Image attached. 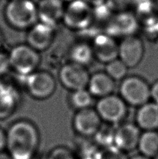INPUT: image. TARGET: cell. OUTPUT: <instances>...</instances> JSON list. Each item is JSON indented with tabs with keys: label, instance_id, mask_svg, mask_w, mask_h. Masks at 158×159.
<instances>
[{
	"label": "cell",
	"instance_id": "1",
	"mask_svg": "<svg viewBox=\"0 0 158 159\" xmlns=\"http://www.w3.org/2000/svg\"><path fill=\"white\" fill-rule=\"evenodd\" d=\"M40 144V134L35 124L27 119H19L7 131V153L13 159H33Z\"/></svg>",
	"mask_w": 158,
	"mask_h": 159
},
{
	"label": "cell",
	"instance_id": "2",
	"mask_svg": "<svg viewBox=\"0 0 158 159\" xmlns=\"http://www.w3.org/2000/svg\"><path fill=\"white\" fill-rule=\"evenodd\" d=\"M5 16L11 26L27 29L33 26L38 19L37 7L31 0H11L6 7Z\"/></svg>",
	"mask_w": 158,
	"mask_h": 159
},
{
	"label": "cell",
	"instance_id": "3",
	"mask_svg": "<svg viewBox=\"0 0 158 159\" xmlns=\"http://www.w3.org/2000/svg\"><path fill=\"white\" fill-rule=\"evenodd\" d=\"M120 96L132 106L140 107L151 99V86L145 80L137 75L127 76L120 84Z\"/></svg>",
	"mask_w": 158,
	"mask_h": 159
},
{
	"label": "cell",
	"instance_id": "4",
	"mask_svg": "<svg viewBox=\"0 0 158 159\" xmlns=\"http://www.w3.org/2000/svg\"><path fill=\"white\" fill-rule=\"evenodd\" d=\"M8 56L11 67L25 77L36 71L41 61L38 51L29 45H18L11 50Z\"/></svg>",
	"mask_w": 158,
	"mask_h": 159
},
{
	"label": "cell",
	"instance_id": "5",
	"mask_svg": "<svg viewBox=\"0 0 158 159\" xmlns=\"http://www.w3.org/2000/svg\"><path fill=\"white\" fill-rule=\"evenodd\" d=\"M94 19V8L83 0H73L65 8L64 24L73 30H84L89 27Z\"/></svg>",
	"mask_w": 158,
	"mask_h": 159
},
{
	"label": "cell",
	"instance_id": "6",
	"mask_svg": "<svg viewBox=\"0 0 158 159\" xmlns=\"http://www.w3.org/2000/svg\"><path fill=\"white\" fill-rule=\"evenodd\" d=\"M95 109L102 120L110 124L122 121L128 114V104L114 93L100 98Z\"/></svg>",
	"mask_w": 158,
	"mask_h": 159
},
{
	"label": "cell",
	"instance_id": "7",
	"mask_svg": "<svg viewBox=\"0 0 158 159\" xmlns=\"http://www.w3.org/2000/svg\"><path fill=\"white\" fill-rule=\"evenodd\" d=\"M25 85L33 98L44 100L51 96L56 89V81L50 73L34 71L26 76Z\"/></svg>",
	"mask_w": 158,
	"mask_h": 159
},
{
	"label": "cell",
	"instance_id": "8",
	"mask_svg": "<svg viewBox=\"0 0 158 159\" xmlns=\"http://www.w3.org/2000/svg\"><path fill=\"white\" fill-rule=\"evenodd\" d=\"M61 84L72 92L88 87L90 77L85 67L74 62L64 65L59 73Z\"/></svg>",
	"mask_w": 158,
	"mask_h": 159
},
{
	"label": "cell",
	"instance_id": "9",
	"mask_svg": "<svg viewBox=\"0 0 158 159\" xmlns=\"http://www.w3.org/2000/svg\"><path fill=\"white\" fill-rule=\"evenodd\" d=\"M144 55V45L136 35L123 37L118 43V58L129 69L140 64Z\"/></svg>",
	"mask_w": 158,
	"mask_h": 159
},
{
	"label": "cell",
	"instance_id": "10",
	"mask_svg": "<svg viewBox=\"0 0 158 159\" xmlns=\"http://www.w3.org/2000/svg\"><path fill=\"white\" fill-rule=\"evenodd\" d=\"M102 121L95 109L88 107L77 110L73 118L72 125L78 135L91 138L102 126Z\"/></svg>",
	"mask_w": 158,
	"mask_h": 159
},
{
	"label": "cell",
	"instance_id": "11",
	"mask_svg": "<svg viewBox=\"0 0 158 159\" xmlns=\"http://www.w3.org/2000/svg\"><path fill=\"white\" fill-rule=\"evenodd\" d=\"M139 23L137 16L128 11L116 13L113 16L107 27V34L114 37L135 35L139 28Z\"/></svg>",
	"mask_w": 158,
	"mask_h": 159
},
{
	"label": "cell",
	"instance_id": "12",
	"mask_svg": "<svg viewBox=\"0 0 158 159\" xmlns=\"http://www.w3.org/2000/svg\"><path fill=\"white\" fill-rule=\"evenodd\" d=\"M142 135L137 124L125 123L115 130L114 145L125 152L137 148Z\"/></svg>",
	"mask_w": 158,
	"mask_h": 159
},
{
	"label": "cell",
	"instance_id": "13",
	"mask_svg": "<svg viewBox=\"0 0 158 159\" xmlns=\"http://www.w3.org/2000/svg\"><path fill=\"white\" fill-rule=\"evenodd\" d=\"M94 57L103 63L118 58V43L114 37L107 34H100L95 36L92 45Z\"/></svg>",
	"mask_w": 158,
	"mask_h": 159
},
{
	"label": "cell",
	"instance_id": "14",
	"mask_svg": "<svg viewBox=\"0 0 158 159\" xmlns=\"http://www.w3.org/2000/svg\"><path fill=\"white\" fill-rule=\"evenodd\" d=\"M64 11L63 0H41L37 6L39 20L53 27L63 19Z\"/></svg>",
	"mask_w": 158,
	"mask_h": 159
},
{
	"label": "cell",
	"instance_id": "15",
	"mask_svg": "<svg viewBox=\"0 0 158 159\" xmlns=\"http://www.w3.org/2000/svg\"><path fill=\"white\" fill-rule=\"evenodd\" d=\"M54 36V27L40 22L31 27L27 40L29 46L37 51H41L51 45Z\"/></svg>",
	"mask_w": 158,
	"mask_h": 159
},
{
	"label": "cell",
	"instance_id": "16",
	"mask_svg": "<svg viewBox=\"0 0 158 159\" xmlns=\"http://www.w3.org/2000/svg\"><path fill=\"white\" fill-rule=\"evenodd\" d=\"M20 98L15 88L9 84H0V119L12 115L18 107Z\"/></svg>",
	"mask_w": 158,
	"mask_h": 159
},
{
	"label": "cell",
	"instance_id": "17",
	"mask_svg": "<svg viewBox=\"0 0 158 159\" xmlns=\"http://www.w3.org/2000/svg\"><path fill=\"white\" fill-rule=\"evenodd\" d=\"M137 125L144 131L158 130V104L148 102L139 107L136 114Z\"/></svg>",
	"mask_w": 158,
	"mask_h": 159
},
{
	"label": "cell",
	"instance_id": "18",
	"mask_svg": "<svg viewBox=\"0 0 158 159\" xmlns=\"http://www.w3.org/2000/svg\"><path fill=\"white\" fill-rule=\"evenodd\" d=\"M115 82L106 72H98L90 77L87 87L93 96L100 98L114 93Z\"/></svg>",
	"mask_w": 158,
	"mask_h": 159
},
{
	"label": "cell",
	"instance_id": "19",
	"mask_svg": "<svg viewBox=\"0 0 158 159\" xmlns=\"http://www.w3.org/2000/svg\"><path fill=\"white\" fill-rule=\"evenodd\" d=\"M137 148L140 154L154 158L158 156V131L147 130L141 135Z\"/></svg>",
	"mask_w": 158,
	"mask_h": 159
},
{
	"label": "cell",
	"instance_id": "20",
	"mask_svg": "<svg viewBox=\"0 0 158 159\" xmlns=\"http://www.w3.org/2000/svg\"><path fill=\"white\" fill-rule=\"evenodd\" d=\"M70 56L72 62L85 66L92 61L94 55L92 46L85 43H80L72 47Z\"/></svg>",
	"mask_w": 158,
	"mask_h": 159
},
{
	"label": "cell",
	"instance_id": "21",
	"mask_svg": "<svg viewBox=\"0 0 158 159\" xmlns=\"http://www.w3.org/2000/svg\"><path fill=\"white\" fill-rule=\"evenodd\" d=\"M90 138L83 137L78 135L75 140V147L77 151V154L80 156L81 158L92 157L94 158L95 154L98 152L96 145L94 140H90Z\"/></svg>",
	"mask_w": 158,
	"mask_h": 159
},
{
	"label": "cell",
	"instance_id": "22",
	"mask_svg": "<svg viewBox=\"0 0 158 159\" xmlns=\"http://www.w3.org/2000/svg\"><path fill=\"white\" fill-rule=\"evenodd\" d=\"M115 130L109 125H103L94 135V140L97 145L107 147L114 145Z\"/></svg>",
	"mask_w": 158,
	"mask_h": 159
},
{
	"label": "cell",
	"instance_id": "23",
	"mask_svg": "<svg viewBox=\"0 0 158 159\" xmlns=\"http://www.w3.org/2000/svg\"><path fill=\"white\" fill-rule=\"evenodd\" d=\"M72 106L76 110H80L91 107L93 103V96L89 90L86 89L72 92L70 96Z\"/></svg>",
	"mask_w": 158,
	"mask_h": 159
},
{
	"label": "cell",
	"instance_id": "24",
	"mask_svg": "<svg viewBox=\"0 0 158 159\" xmlns=\"http://www.w3.org/2000/svg\"><path fill=\"white\" fill-rule=\"evenodd\" d=\"M129 68L119 58L106 64L105 72L114 80H123L127 77Z\"/></svg>",
	"mask_w": 158,
	"mask_h": 159
},
{
	"label": "cell",
	"instance_id": "25",
	"mask_svg": "<svg viewBox=\"0 0 158 159\" xmlns=\"http://www.w3.org/2000/svg\"><path fill=\"white\" fill-rule=\"evenodd\" d=\"M94 159H129L126 152L115 145L102 147L95 154Z\"/></svg>",
	"mask_w": 158,
	"mask_h": 159
},
{
	"label": "cell",
	"instance_id": "26",
	"mask_svg": "<svg viewBox=\"0 0 158 159\" xmlns=\"http://www.w3.org/2000/svg\"><path fill=\"white\" fill-rule=\"evenodd\" d=\"M46 159H77V157L71 149L64 146H59L52 149L46 156Z\"/></svg>",
	"mask_w": 158,
	"mask_h": 159
},
{
	"label": "cell",
	"instance_id": "27",
	"mask_svg": "<svg viewBox=\"0 0 158 159\" xmlns=\"http://www.w3.org/2000/svg\"><path fill=\"white\" fill-rule=\"evenodd\" d=\"M133 2L134 0H106L105 3L112 11L119 13L127 11Z\"/></svg>",
	"mask_w": 158,
	"mask_h": 159
},
{
	"label": "cell",
	"instance_id": "28",
	"mask_svg": "<svg viewBox=\"0 0 158 159\" xmlns=\"http://www.w3.org/2000/svg\"><path fill=\"white\" fill-rule=\"evenodd\" d=\"M10 67L9 56L4 53L0 52V75L5 74Z\"/></svg>",
	"mask_w": 158,
	"mask_h": 159
},
{
	"label": "cell",
	"instance_id": "29",
	"mask_svg": "<svg viewBox=\"0 0 158 159\" xmlns=\"http://www.w3.org/2000/svg\"><path fill=\"white\" fill-rule=\"evenodd\" d=\"M151 99L158 104V80L151 86Z\"/></svg>",
	"mask_w": 158,
	"mask_h": 159
},
{
	"label": "cell",
	"instance_id": "30",
	"mask_svg": "<svg viewBox=\"0 0 158 159\" xmlns=\"http://www.w3.org/2000/svg\"><path fill=\"white\" fill-rule=\"evenodd\" d=\"M7 145V132L0 127V152H4Z\"/></svg>",
	"mask_w": 158,
	"mask_h": 159
},
{
	"label": "cell",
	"instance_id": "31",
	"mask_svg": "<svg viewBox=\"0 0 158 159\" xmlns=\"http://www.w3.org/2000/svg\"><path fill=\"white\" fill-rule=\"evenodd\" d=\"M83 1L86 2L87 4H89L90 6H91L94 8L105 4L106 2V0H83Z\"/></svg>",
	"mask_w": 158,
	"mask_h": 159
},
{
	"label": "cell",
	"instance_id": "32",
	"mask_svg": "<svg viewBox=\"0 0 158 159\" xmlns=\"http://www.w3.org/2000/svg\"><path fill=\"white\" fill-rule=\"evenodd\" d=\"M129 159H152V158L146 157V156H144V155H143L142 154H140L134 155L132 157L129 158Z\"/></svg>",
	"mask_w": 158,
	"mask_h": 159
},
{
	"label": "cell",
	"instance_id": "33",
	"mask_svg": "<svg viewBox=\"0 0 158 159\" xmlns=\"http://www.w3.org/2000/svg\"><path fill=\"white\" fill-rule=\"evenodd\" d=\"M0 159H13L8 153H5L4 152H0Z\"/></svg>",
	"mask_w": 158,
	"mask_h": 159
},
{
	"label": "cell",
	"instance_id": "34",
	"mask_svg": "<svg viewBox=\"0 0 158 159\" xmlns=\"http://www.w3.org/2000/svg\"><path fill=\"white\" fill-rule=\"evenodd\" d=\"M81 159H94V158H92V157H87V158H81Z\"/></svg>",
	"mask_w": 158,
	"mask_h": 159
},
{
	"label": "cell",
	"instance_id": "35",
	"mask_svg": "<svg viewBox=\"0 0 158 159\" xmlns=\"http://www.w3.org/2000/svg\"><path fill=\"white\" fill-rule=\"evenodd\" d=\"M1 42H2V36H1V34H0V44H1Z\"/></svg>",
	"mask_w": 158,
	"mask_h": 159
},
{
	"label": "cell",
	"instance_id": "36",
	"mask_svg": "<svg viewBox=\"0 0 158 159\" xmlns=\"http://www.w3.org/2000/svg\"><path fill=\"white\" fill-rule=\"evenodd\" d=\"M63 1H68V2H72L73 0H63Z\"/></svg>",
	"mask_w": 158,
	"mask_h": 159
},
{
	"label": "cell",
	"instance_id": "37",
	"mask_svg": "<svg viewBox=\"0 0 158 159\" xmlns=\"http://www.w3.org/2000/svg\"><path fill=\"white\" fill-rule=\"evenodd\" d=\"M157 32H158V20H157Z\"/></svg>",
	"mask_w": 158,
	"mask_h": 159
},
{
	"label": "cell",
	"instance_id": "38",
	"mask_svg": "<svg viewBox=\"0 0 158 159\" xmlns=\"http://www.w3.org/2000/svg\"><path fill=\"white\" fill-rule=\"evenodd\" d=\"M154 159H158V156H157L156 157H155V158H154Z\"/></svg>",
	"mask_w": 158,
	"mask_h": 159
}]
</instances>
